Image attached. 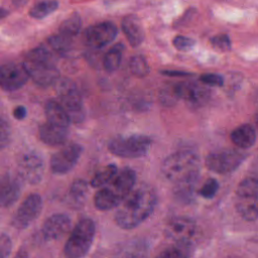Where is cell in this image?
Returning <instances> with one entry per match:
<instances>
[{
	"mask_svg": "<svg viewBox=\"0 0 258 258\" xmlns=\"http://www.w3.org/2000/svg\"><path fill=\"white\" fill-rule=\"evenodd\" d=\"M121 204L115 215V222L120 228L131 230L152 214L157 204V196L149 184H140L133 188Z\"/></svg>",
	"mask_w": 258,
	"mask_h": 258,
	"instance_id": "cell-1",
	"label": "cell"
},
{
	"mask_svg": "<svg viewBox=\"0 0 258 258\" xmlns=\"http://www.w3.org/2000/svg\"><path fill=\"white\" fill-rule=\"evenodd\" d=\"M29 78L39 87L46 88L59 79L55 54L47 45H39L28 51L22 62Z\"/></svg>",
	"mask_w": 258,
	"mask_h": 258,
	"instance_id": "cell-2",
	"label": "cell"
},
{
	"mask_svg": "<svg viewBox=\"0 0 258 258\" xmlns=\"http://www.w3.org/2000/svg\"><path fill=\"white\" fill-rule=\"evenodd\" d=\"M135 181V171L130 167L122 168L108 184L96 192L95 207L100 211H109L120 206L134 188Z\"/></svg>",
	"mask_w": 258,
	"mask_h": 258,
	"instance_id": "cell-3",
	"label": "cell"
},
{
	"mask_svg": "<svg viewBox=\"0 0 258 258\" xmlns=\"http://www.w3.org/2000/svg\"><path fill=\"white\" fill-rule=\"evenodd\" d=\"M200 158L189 150H180L168 155L161 164V173L168 181L179 184L198 181L200 174Z\"/></svg>",
	"mask_w": 258,
	"mask_h": 258,
	"instance_id": "cell-4",
	"label": "cell"
},
{
	"mask_svg": "<svg viewBox=\"0 0 258 258\" xmlns=\"http://www.w3.org/2000/svg\"><path fill=\"white\" fill-rule=\"evenodd\" d=\"M235 207L245 221L253 222L258 219V175H248L238 184Z\"/></svg>",
	"mask_w": 258,
	"mask_h": 258,
	"instance_id": "cell-5",
	"label": "cell"
},
{
	"mask_svg": "<svg viewBox=\"0 0 258 258\" xmlns=\"http://www.w3.org/2000/svg\"><path fill=\"white\" fill-rule=\"evenodd\" d=\"M96 234V226L92 219L80 220L73 229L64 247L63 253L69 258H81L90 251Z\"/></svg>",
	"mask_w": 258,
	"mask_h": 258,
	"instance_id": "cell-6",
	"label": "cell"
},
{
	"mask_svg": "<svg viewBox=\"0 0 258 258\" xmlns=\"http://www.w3.org/2000/svg\"><path fill=\"white\" fill-rule=\"evenodd\" d=\"M56 94L61 106L69 115L71 122L81 123L85 120L86 112L81 94L76 84L70 79L56 81Z\"/></svg>",
	"mask_w": 258,
	"mask_h": 258,
	"instance_id": "cell-7",
	"label": "cell"
},
{
	"mask_svg": "<svg viewBox=\"0 0 258 258\" xmlns=\"http://www.w3.org/2000/svg\"><path fill=\"white\" fill-rule=\"evenodd\" d=\"M151 147V139L146 135L132 134L117 136L108 143V149L116 156L123 158H139L147 154Z\"/></svg>",
	"mask_w": 258,
	"mask_h": 258,
	"instance_id": "cell-8",
	"label": "cell"
},
{
	"mask_svg": "<svg viewBox=\"0 0 258 258\" xmlns=\"http://www.w3.org/2000/svg\"><path fill=\"white\" fill-rule=\"evenodd\" d=\"M246 156V153L239 149H220L211 152L206 157V165L211 171L219 174H228L235 171Z\"/></svg>",
	"mask_w": 258,
	"mask_h": 258,
	"instance_id": "cell-9",
	"label": "cell"
},
{
	"mask_svg": "<svg viewBox=\"0 0 258 258\" xmlns=\"http://www.w3.org/2000/svg\"><path fill=\"white\" fill-rule=\"evenodd\" d=\"M44 170V160L38 151L28 150L19 156L17 161V173L23 181L30 184L40 182Z\"/></svg>",
	"mask_w": 258,
	"mask_h": 258,
	"instance_id": "cell-10",
	"label": "cell"
},
{
	"mask_svg": "<svg viewBox=\"0 0 258 258\" xmlns=\"http://www.w3.org/2000/svg\"><path fill=\"white\" fill-rule=\"evenodd\" d=\"M42 199L37 194H30L18 207L12 217L11 225L18 230L28 228L41 214Z\"/></svg>",
	"mask_w": 258,
	"mask_h": 258,
	"instance_id": "cell-11",
	"label": "cell"
},
{
	"mask_svg": "<svg viewBox=\"0 0 258 258\" xmlns=\"http://www.w3.org/2000/svg\"><path fill=\"white\" fill-rule=\"evenodd\" d=\"M83 152V146L79 143H71L52 154L50 169L54 174H66L78 163Z\"/></svg>",
	"mask_w": 258,
	"mask_h": 258,
	"instance_id": "cell-12",
	"label": "cell"
},
{
	"mask_svg": "<svg viewBox=\"0 0 258 258\" xmlns=\"http://www.w3.org/2000/svg\"><path fill=\"white\" fill-rule=\"evenodd\" d=\"M118 29L110 21H104L88 27L84 33L86 44L92 48H102L112 42L117 36Z\"/></svg>",
	"mask_w": 258,
	"mask_h": 258,
	"instance_id": "cell-13",
	"label": "cell"
},
{
	"mask_svg": "<svg viewBox=\"0 0 258 258\" xmlns=\"http://www.w3.org/2000/svg\"><path fill=\"white\" fill-rule=\"evenodd\" d=\"M175 85L179 100H183L191 108L204 106L211 98L210 89L203 83L182 82Z\"/></svg>",
	"mask_w": 258,
	"mask_h": 258,
	"instance_id": "cell-14",
	"label": "cell"
},
{
	"mask_svg": "<svg viewBox=\"0 0 258 258\" xmlns=\"http://www.w3.org/2000/svg\"><path fill=\"white\" fill-rule=\"evenodd\" d=\"M28 79L29 76L22 63L7 62L0 66V88L4 91L19 90L27 83Z\"/></svg>",
	"mask_w": 258,
	"mask_h": 258,
	"instance_id": "cell-15",
	"label": "cell"
},
{
	"mask_svg": "<svg viewBox=\"0 0 258 258\" xmlns=\"http://www.w3.org/2000/svg\"><path fill=\"white\" fill-rule=\"evenodd\" d=\"M197 231L196 222L188 217H174L165 226V235L175 243H190Z\"/></svg>",
	"mask_w": 258,
	"mask_h": 258,
	"instance_id": "cell-16",
	"label": "cell"
},
{
	"mask_svg": "<svg viewBox=\"0 0 258 258\" xmlns=\"http://www.w3.org/2000/svg\"><path fill=\"white\" fill-rule=\"evenodd\" d=\"M23 180L19 174L4 173L0 178V208L11 207L20 197Z\"/></svg>",
	"mask_w": 258,
	"mask_h": 258,
	"instance_id": "cell-17",
	"label": "cell"
},
{
	"mask_svg": "<svg viewBox=\"0 0 258 258\" xmlns=\"http://www.w3.org/2000/svg\"><path fill=\"white\" fill-rule=\"evenodd\" d=\"M72 228L71 218L62 213L49 216L42 225L41 233L46 240H58L64 237Z\"/></svg>",
	"mask_w": 258,
	"mask_h": 258,
	"instance_id": "cell-18",
	"label": "cell"
},
{
	"mask_svg": "<svg viewBox=\"0 0 258 258\" xmlns=\"http://www.w3.org/2000/svg\"><path fill=\"white\" fill-rule=\"evenodd\" d=\"M69 129L62 128L48 122L42 123L38 128L39 139L46 145L59 146L67 141Z\"/></svg>",
	"mask_w": 258,
	"mask_h": 258,
	"instance_id": "cell-19",
	"label": "cell"
},
{
	"mask_svg": "<svg viewBox=\"0 0 258 258\" xmlns=\"http://www.w3.org/2000/svg\"><path fill=\"white\" fill-rule=\"evenodd\" d=\"M123 32L129 41L130 45L138 46L144 40V29L141 21L135 15H127L122 20Z\"/></svg>",
	"mask_w": 258,
	"mask_h": 258,
	"instance_id": "cell-20",
	"label": "cell"
},
{
	"mask_svg": "<svg viewBox=\"0 0 258 258\" xmlns=\"http://www.w3.org/2000/svg\"><path fill=\"white\" fill-rule=\"evenodd\" d=\"M44 114L46 122L62 128H70L71 119L60 103L48 100L44 106Z\"/></svg>",
	"mask_w": 258,
	"mask_h": 258,
	"instance_id": "cell-21",
	"label": "cell"
},
{
	"mask_svg": "<svg viewBox=\"0 0 258 258\" xmlns=\"http://www.w3.org/2000/svg\"><path fill=\"white\" fill-rule=\"evenodd\" d=\"M232 142L240 149H247L256 141V131L250 124H243L236 127L230 135Z\"/></svg>",
	"mask_w": 258,
	"mask_h": 258,
	"instance_id": "cell-22",
	"label": "cell"
},
{
	"mask_svg": "<svg viewBox=\"0 0 258 258\" xmlns=\"http://www.w3.org/2000/svg\"><path fill=\"white\" fill-rule=\"evenodd\" d=\"M89 194V184L84 179L75 180L68 192V203L75 209L82 208Z\"/></svg>",
	"mask_w": 258,
	"mask_h": 258,
	"instance_id": "cell-23",
	"label": "cell"
},
{
	"mask_svg": "<svg viewBox=\"0 0 258 258\" xmlns=\"http://www.w3.org/2000/svg\"><path fill=\"white\" fill-rule=\"evenodd\" d=\"M123 51H124V45L122 43H117L113 45L105 53L103 58V66L106 72L114 73L119 69L122 60Z\"/></svg>",
	"mask_w": 258,
	"mask_h": 258,
	"instance_id": "cell-24",
	"label": "cell"
},
{
	"mask_svg": "<svg viewBox=\"0 0 258 258\" xmlns=\"http://www.w3.org/2000/svg\"><path fill=\"white\" fill-rule=\"evenodd\" d=\"M46 45L55 55L63 56L72 47V38L58 32L57 34H53L47 38Z\"/></svg>",
	"mask_w": 258,
	"mask_h": 258,
	"instance_id": "cell-25",
	"label": "cell"
},
{
	"mask_svg": "<svg viewBox=\"0 0 258 258\" xmlns=\"http://www.w3.org/2000/svg\"><path fill=\"white\" fill-rule=\"evenodd\" d=\"M81 27H82V19L78 13H74L61 22L58 28V32L68 37L73 38L80 32Z\"/></svg>",
	"mask_w": 258,
	"mask_h": 258,
	"instance_id": "cell-26",
	"label": "cell"
},
{
	"mask_svg": "<svg viewBox=\"0 0 258 258\" xmlns=\"http://www.w3.org/2000/svg\"><path fill=\"white\" fill-rule=\"evenodd\" d=\"M58 8V2L56 0H43L36 3L30 10L29 15L35 19H42Z\"/></svg>",
	"mask_w": 258,
	"mask_h": 258,
	"instance_id": "cell-27",
	"label": "cell"
},
{
	"mask_svg": "<svg viewBox=\"0 0 258 258\" xmlns=\"http://www.w3.org/2000/svg\"><path fill=\"white\" fill-rule=\"evenodd\" d=\"M117 172L118 168L115 164H108L93 176L91 180V185L93 187H102L108 184L117 174Z\"/></svg>",
	"mask_w": 258,
	"mask_h": 258,
	"instance_id": "cell-28",
	"label": "cell"
},
{
	"mask_svg": "<svg viewBox=\"0 0 258 258\" xmlns=\"http://www.w3.org/2000/svg\"><path fill=\"white\" fill-rule=\"evenodd\" d=\"M192 253L190 243H176V245L164 250L159 256L164 258H182L188 257Z\"/></svg>",
	"mask_w": 258,
	"mask_h": 258,
	"instance_id": "cell-29",
	"label": "cell"
},
{
	"mask_svg": "<svg viewBox=\"0 0 258 258\" xmlns=\"http://www.w3.org/2000/svg\"><path fill=\"white\" fill-rule=\"evenodd\" d=\"M129 69L131 73L138 78H143L147 76L150 71L146 59L142 55L132 56L129 61Z\"/></svg>",
	"mask_w": 258,
	"mask_h": 258,
	"instance_id": "cell-30",
	"label": "cell"
},
{
	"mask_svg": "<svg viewBox=\"0 0 258 258\" xmlns=\"http://www.w3.org/2000/svg\"><path fill=\"white\" fill-rule=\"evenodd\" d=\"M197 181H188L175 184L174 195L177 200L181 202H190L195 195V186Z\"/></svg>",
	"mask_w": 258,
	"mask_h": 258,
	"instance_id": "cell-31",
	"label": "cell"
},
{
	"mask_svg": "<svg viewBox=\"0 0 258 258\" xmlns=\"http://www.w3.org/2000/svg\"><path fill=\"white\" fill-rule=\"evenodd\" d=\"M179 100L176 85L171 84L164 86L159 92V101L163 106H172Z\"/></svg>",
	"mask_w": 258,
	"mask_h": 258,
	"instance_id": "cell-32",
	"label": "cell"
},
{
	"mask_svg": "<svg viewBox=\"0 0 258 258\" xmlns=\"http://www.w3.org/2000/svg\"><path fill=\"white\" fill-rule=\"evenodd\" d=\"M12 139L11 125L8 120L0 114V149L9 146Z\"/></svg>",
	"mask_w": 258,
	"mask_h": 258,
	"instance_id": "cell-33",
	"label": "cell"
},
{
	"mask_svg": "<svg viewBox=\"0 0 258 258\" xmlns=\"http://www.w3.org/2000/svg\"><path fill=\"white\" fill-rule=\"evenodd\" d=\"M219 187H220V185H219V182L217 179L209 178L204 183V185L200 188L199 194L205 199H212L215 197V195L219 190Z\"/></svg>",
	"mask_w": 258,
	"mask_h": 258,
	"instance_id": "cell-34",
	"label": "cell"
},
{
	"mask_svg": "<svg viewBox=\"0 0 258 258\" xmlns=\"http://www.w3.org/2000/svg\"><path fill=\"white\" fill-rule=\"evenodd\" d=\"M211 44L220 51H228L231 49V40L227 34H218L212 37Z\"/></svg>",
	"mask_w": 258,
	"mask_h": 258,
	"instance_id": "cell-35",
	"label": "cell"
},
{
	"mask_svg": "<svg viewBox=\"0 0 258 258\" xmlns=\"http://www.w3.org/2000/svg\"><path fill=\"white\" fill-rule=\"evenodd\" d=\"M172 43L174 47L178 50H188L195 45V40L190 37H186L183 35H177L173 38Z\"/></svg>",
	"mask_w": 258,
	"mask_h": 258,
	"instance_id": "cell-36",
	"label": "cell"
},
{
	"mask_svg": "<svg viewBox=\"0 0 258 258\" xmlns=\"http://www.w3.org/2000/svg\"><path fill=\"white\" fill-rule=\"evenodd\" d=\"M12 250V241L6 234H0V258H6L10 256Z\"/></svg>",
	"mask_w": 258,
	"mask_h": 258,
	"instance_id": "cell-37",
	"label": "cell"
},
{
	"mask_svg": "<svg viewBox=\"0 0 258 258\" xmlns=\"http://www.w3.org/2000/svg\"><path fill=\"white\" fill-rule=\"evenodd\" d=\"M200 80L201 83L211 87H221L224 84L223 78L218 74H205L201 76Z\"/></svg>",
	"mask_w": 258,
	"mask_h": 258,
	"instance_id": "cell-38",
	"label": "cell"
},
{
	"mask_svg": "<svg viewBox=\"0 0 258 258\" xmlns=\"http://www.w3.org/2000/svg\"><path fill=\"white\" fill-rule=\"evenodd\" d=\"M13 116L17 120H23L26 117V109L23 106H17L13 110Z\"/></svg>",
	"mask_w": 258,
	"mask_h": 258,
	"instance_id": "cell-39",
	"label": "cell"
},
{
	"mask_svg": "<svg viewBox=\"0 0 258 258\" xmlns=\"http://www.w3.org/2000/svg\"><path fill=\"white\" fill-rule=\"evenodd\" d=\"M162 74L166 75V76H170V77H184V76H188V73L178 72V71H164V72H162Z\"/></svg>",
	"mask_w": 258,
	"mask_h": 258,
	"instance_id": "cell-40",
	"label": "cell"
},
{
	"mask_svg": "<svg viewBox=\"0 0 258 258\" xmlns=\"http://www.w3.org/2000/svg\"><path fill=\"white\" fill-rule=\"evenodd\" d=\"M9 14V11L7 9H4V8H0V19L2 18H5L7 15Z\"/></svg>",
	"mask_w": 258,
	"mask_h": 258,
	"instance_id": "cell-41",
	"label": "cell"
},
{
	"mask_svg": "<svg viewBox=\"0 0 258 258\" xmlns=\"http://www.w3.org/2000/svg\"><path fill=\"white\" fill-rule=\"evenodd\" d=\"M256 122H257V124H258V116H257V118H256Z\"/></svg>",
	"mask_w": 258,
	"mask_h": 258,
	"instance_id": "cell-42",
	"label": "cell"
}]
</instances>
